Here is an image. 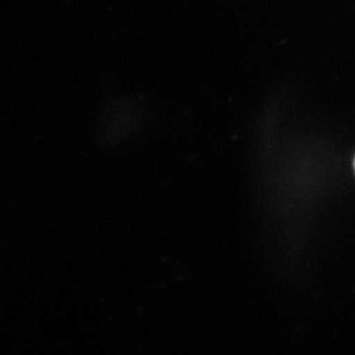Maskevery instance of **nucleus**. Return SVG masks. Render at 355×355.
Returning <instances> with one entry per match:
<instances>
[{"label":"nucleus","instance_id":"nucleus-1","mask_svg":"<svg viewBox=\"0 0 355 355\" xmlns=\"http://www.w3.org/2000/svg\"><path fill=\"white\" fill-rule=\"evenodd\" d=\"M354 168H355V160H354Z\"/></svg>","mask_w":355,"mask_h":355}]
</instances>
